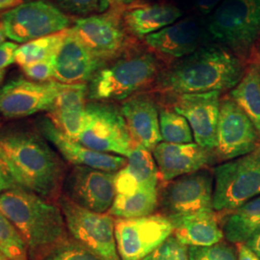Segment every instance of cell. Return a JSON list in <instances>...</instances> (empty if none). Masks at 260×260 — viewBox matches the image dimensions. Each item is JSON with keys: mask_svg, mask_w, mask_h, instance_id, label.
I'll return each mask as SVG.
<instances>
[{"mask_svg": "<svg viewBox=\"0 0 260 260\" xmlns=\"http://www.w3.org/2000/svg\"><path fill=\"white\" fill-rule=\"evenodd\" d=\"M57 7L64 13L86 16L100 12L101 0H55Z\"/></svg>", "mask_w": 260, "mask_h": 260, "instance_id": "35", "label": "cell"}, {"mask_svg": "<svg viewBox=\"0 0 260 260\" xmlns=\"http://www.w3.org/2000/svg\"><path fill=\"white\" fill-rule=\"evenodd\" d=\"M54 80L64 84L90 82L96 72L105 65L89 51L71 28L52 58Z\"/></svg>", "mask_w": 260, "mask_h": 260, "instance_id": "19", "label": "cell"}, {"mask_svg": "<svg viewBox=\"0 0 260 260\" xmlns=\"http://www.w3.org/2000/svg\"><path fill=\"white\" fill-rule=\"evenodd\" d=\"M173 233V224L160 213L142 218L115 219V239L121 260L145 258Z\"/></svg>", "mask_w": 260, "mask_h": 260, "instance_id": "12", "label": "cell"}, {"mask_svg": "<svg viewBox=\"0 0 260 260\" xmlns=\"http://www.w3.org/2000/svg\"><path fill=\"white\" fill-rule=\"evenodd\" d=\"M0 252L8 260H29L27 247L21 234L1 211Z\"/></svg>", "mask_w": 260, "mask_h": 260, "instance_id": "31", "label": "cell"}, {"mask_svg": "<svg viewBox=\"0 0 260 260\" xmlns=\"http://www.w3.org/2000/svg\"><path fill=\"white\" fill-rule=\"evenodd\" d=\"M162 70L152 52L127 49L93 75L88 84V100L104 103L125 101L152 88Z\"/></svg>", "mask_w": 260, "mask_h": 260, "instance_id": "4", "label": "cell"}, {"mask_svg": "<svg viewBox=\"0 0 260 260\" xmlns=\"http://www.w3.org/2000/svg\"><path fill=\"white\" fill-rule=\"evenodd\" d=\"M168 98L172 100V108L189 122L195 143L215 151L222 93L212 91Z\"/></svg>", "mask_w": 260, "mask_h": 260, "instance_id": "16", "label": "cell"}, {"mask_svg": "<svg viewBox=\"0 0 260 260\" xmlns=\"http://www.w3.org/2000/svg\"><path fill=\"white\" fill-rule=\"evenodd\" d=\"M214 173L199 170L176 177L158 189V210L171 218L213 208Z\"/></svg>", "mask_w": 260, "mask_h": 260, "instance_id": "10", "label": "cell"}, {"mask_svg": "<svg viewBox=\"0 0 260 260\" xmlns=\"http://www.w3.org/2000/svg\"><path fill=\"white\" fill-rule=\"evenodd\" d=\"M207 30L245 64L260 58V0H223L211 14Z\"/></svg>", "mask_w": 260, "mask_h": 260, "instance_id": "5", "label": "cell"}, {"mask_svg": "<svg viewBox=\"0 0 260 260\" xmlns=\"http://www.w3.org/2000/svg\"><path fill=\"white\" fill-rule=\"evenodd\" d=\"M24 2H30V1H35V0H23Z\"/></svg>", "mask_w": 260, "mask_h": 260, "instance_id": "48", "label": "cell"}, {"mask_svg": "<svg viewBox=\"0 0 260 260\" xmlns=\"http://www.w3.org/2000/svg\"><path fill=\"white\" fill-rule=\"evenodd\" d=\"M138 0H101L100 12L109 9H121L125 6L134 4Z\"/></svg>", "mask_w": 260, "mask_h": 260, "instance_id": "39", "label": "cell"}, {"mask_svg": "<svg viewBox=\"0 0 260 260\" xmlns=\"http://www.w3.org/2000/svg\"><path fill=\"white\" fill-rule=\"evenodd\" d=\"M42 260H103L71 236L59 244Z\"/></svg>", "mask_w": 260, "mask_h": 260, "instance_id": "32", "label": "cell"}, {"mask_svg": "<svg viewBox=\"0 0 260 260\" xmlns=\"http://www.w3.org/2000/svg\"><path fill=\"white\" fill-rule=\"evenodd\" d=\"M238 260H260L259 257L245 244H238Z\"/></svg>", "mask_w": 260, "mask_h": 260, "instance_id": "41", "label": "cell"}, {"mask_svg": "<svg viewBox=\"0 0 260 260\" xmlns=\"http://www.w3.org/2000/svg\"><path fill=\"white\" fill-rule=\"evenodd\" d=\"M89 149L127 157L136 146L121 114L114 103H87L82 127L77 137Z\"/></svg>", "mask_w": 260, "mask_h": 260, "instance_id": "7", "label": "cell"}, {"mask_svg": "<svg viewBox=\"0 0 260 260\" xmlns=\"http://www.w3.org/2000/svg\"><path fill=\"white\" fill-rule=\"evenodd\" d=\"M259 145V133L248 115L229 95L222 98L215 148L218 163L246 155Z\"/></svg>", "mask_w": 260, "mask_h": 260, "instance_id": "13", "label": "cell"}, {"mask_svg": "<svg viewBox=\"0 0 260 260\" xmlns=\"http://www.w3.org/2000/svg\"><path fill=\"white\" fill-rule=\"evenodd\" d=\"M0 260H8V259H7V258H6V257H5V256H4V255H3V254H2V253H1V252H0Z\"/></svg>", "mask_w": 260, "mask_h": 260, "instance_id": "47", "label": "cell"}, {"mask_svg": "<svg viewBox=\"0 0 260 260\" xmlns=\"http://www.w3.org/2000/svg\"><path fill=\"white\" fill-rule=\"evenodd\" d=\"M213 209L228 212L260 196V145L214 168Z\"/></svg>", "mask_w": 260, "mask_h": 260, "instance_id": "6", "label": "cell"}, {"mask_svg": "<svg viewBox=\"0 0 260 260\" xmlns=\"http://www.w3.org/2000/svg\"><path fill=\"white\" fill-rule=\"evenodd\" d=\"M5 73H6V70H4V71H0V84H1L2 80H3V78H4Z\"/></svg>", "mask_w": 260, "mask_h": 260, "instance_id": "46", "label": "cell"}, {"mask_svg": "<svg viewBox=\"0 0 260 260\" xmlns=\"http://www.w3.org/2000/svg\"><path fill=\"white\" fill-rule=\"evenodd\" d=\"M115 175L93 168L73 166L67 172L62 195L85 209L105 213L117 195Z\"/></svg>", "mask_w": 260, "mask_h": 260, "instance_id": "14", "label": "cell"}, {"mask_svg": "<svg viewBox=\"0 0 260 260\" xmlns=\"http://www.w3.org/2000/svg\"><path fill=\"white\" fill-rule=\"evenodd\" d=\"M19 46L15 42H5L0 46V71L15 63V53Z\"/></svg>", "mask_w": 260, "mask_h": 260, "instance_id": "37", "label": "cell"}, {"mask_svg": "<svg viewBox=\"0 0 260 260\" xmlns=\"http://www.w3.org/2000/svg\"><path fill=\"white\" fill-rule=\"evenodd\" d=\"M0 126H1V122H0ZM0 168L15 180V172L14 169L12 167V164L9 161L8 157L6 156L5 152L0 148ZM16 181V180H15ZM18 184V183H17Z\"/></svg>", "mask_w": 260, "mask_h": 260, "instance_id": "42", "label": "cell"}, {"mask_svg": "<svg viewBox=\"0 0 260 260\" xmlns=\"http://www.w3.org/2000/svg\"><path fill=\"white\" fill-rule=\"evenodd\" d=\"M229 96L248 115L260 135V58L249 63Z\"/></svg>", "mask_w": 260, "mask_h": 260, "instance_id": "27", "label": "cell"}, {"mask_svg": "<svg viewBox=\"0 0 260 260\" xmlns=\"http://www.w3.org/2000/svg\"><path fill=\"white\" fill-rule=\"evenodd\" d=\"M71 29L89 51L104 64L121 55L130 46L121 9L77 19Z\"/></svg>", "mask_w": 260, "mask_h": 260, "instance_id": "11", "label": "cell"}, {"mask_svg": "<svg viewBox=\"0 0 260 260\" xmlns=\"http://www.w3.org/2000/svg\"><path fill=\"white\" fill-rule=\"evenodd\" d=\"M219 221L228 241L246 243L260 232V196L233 210L223 212Z\"/></svg>", "mask_w": 260, "mask_h": 260, "instance_id": "26", "label": "cell"}, {"mask_svg": "<svg viewBox=\"0 0 260 260\" xmlns=\"http://www.w3.org/2000/svg\"><path fill=\"white\" fill-rule=\"evenodd\" d=\"M0 148L12 164L18 185L57 202L62 195L68 169L36 127L9 125L0 128Z\"/></svg>", "mask_w": 260, "mask_h": 260, "instance_id": "1", "label": "cell"}, {"mask_svg": "<svg viewBox=\"0 0 260 260\" xmlns=\"http://www.w3.org/2000/svg\"><path fill=\"white\" fill-rule=\"evenodd\" d=\"M158 209V188L139 190L130 195L117 194L108 214L115 218H142Z\"/></svg>", "mask_w": 260, "mask_h": 260, "instance_id": "28", "label": "cell"}, {"mask_svg": "<svg viewBox=\"0 0 260 260\" xmlns=\"http://www.w3.org/2000/svg\"><path fill=\"white\" fill-rule=\"evenodd\" d=\"M205 36L200 22L187 18L144 38V42L153 52L178 60L202 47Z\"/></svg>", "mask_w": 260, "mask_h": 260, "instance_id": "21", "label": "cell"}, {"mask_svg": "<svg viewBox=\"0 0 260 260\" xmlns=\"http://www.w3.org/2000/svg\"><path fill=\"white\" fill-rule=\"evenodd\" d=\"M246 64L221 45H205L163 69L152 90L168 96L231 91L239 83Z\"/></svg>", "mask_w": 260, "mask_h": 260, "instance_id": "2", "label": "cell"}, {"mask_svg": "<svg viewBox=\"0 0 260 260\" xmlns=\"http://www.w3.org/2000/svg\"><path fill=\"white\" fill-rule=\"evenodd\" d=\"M21 69L26 77L36 82H47L54 79V68L52 60H44L31 63L22 67Z\"/></svg>", "mask_w": 260, "mask_h": 260, "instance_id": "36", "label": "cell"}, {"mask_svg": "<svg viewBox=\"0 0 260 260\" xmlns=\"http://www.w3.org/2000/svg\"><path fill=\"white\" fill-rule=\"evenodd\" d=\"M245 244L260 258V232L251 236Z\"/></svg>", "mask_w": 260, "mask_h": 260, "instance_id": "43", "label": "cell"}, {"mask_svg": "<svg viewBox=\"0 0 260 260\" xmlns=\"http://www.w3.org/2000/svg\"><path fill=\"white\" fill-rule=\"evenodd\" d=\"M35 127L47 142L52 145L61 157L74 166H86L108 173H117L124 167L127 158L111 153L96 151L85 147L58 129L46 116L38 119Z\"/></svg>", "mask_w": 260, "mask_h": 260, "instance_id": "17", "label": "cell"}, {"mask_svg": "<svg viewBox=\"0 0 260 260\" xmlns=\"http://www.w3.org/2000/svg\"><path fill=\"white\" fill-rule=\"evenodd\" d=\"M126 158L125 166L115 175L117 194L130 195L139 190L158 188L159 172L150 150L136 145Z\"/></svg>", "mask_w": 260, "mask_h": 260, "instance_id": "23", "label": "cell"}, {"mask_svg": "<svg viewBox=\"0 0 260 260\" xmlns=\"http://www.w3.org/2000/svg\"><path fill=\"white\" fill-rule=\"evenodd\" d=\"M0 20L7 38L19 44L64 31L71 25V19L62 10L45 0L23 2L2 13Z\"/></svg>", "mask_w": 260, "mask_h": 260, "instance_id": "9", "label": "cell"}, {"mask_svg": "<svg viewBox=\"0 0 260 260\" xmlns=\"http://www.w3.org/2000/svg\"><path fill=\"white\" fill-rule=\"evenodd\" d=\"M174 235L186 246H211L222 241L223 233L213 208L168 218Z\"/></svg>", "mask_w": 260, "mask_h": 260, "instance_id": "24", "label": "cell"}, {"mask_svg": "<svg viewBox=\"0 0 260 260\" xmlns=\"http://www.w3.org/2000/svg\"><path fill=\"white\" fill-rule=\"evenodd\" d=\"M17 182L0 168V195L12 188L18 187Z\"/></svg>", "mask_w": 260, "mask_h": 260, "instance_id": "40", "label": "cell"}, {"mask_svg": "<svg viewBox=\"0 0 260 260\" xmlns=\"http://www.w3.org/2000/svg\"><path fill=\"white\" fill-rule=\"evenodd\" d=\"M182 16V11L170 3L136 4L122 12V20L127 32L134 37L144 39L150 34L175 23Z\"/></svg>", "mask_w": 260, "mask_h": 260, "instance_id": "25", "label": "cell"}, {"mask_svg": "<svg viewBox=\"0 0 260 260\" xmlns=\"http://www.w3.org/2000/svg\"><path fill=\"white\" fill-rule=\"evenodd\" d=\"M65 31L39 38L21 45L15 53V63L22 68L31 63L52 60L65 36Z\"/></svg>", "mask_w": 260, "mask_h": 260, "instance_id": "29", "label": "cell"}, {"mask_svg": "<svg viewBox=\"0 0 260 260\" xmlns=\"http://www.w3.org/2000/svg\"><path fill=\"white\" fill-rule=\"evenodd\" d=\"M23 0H0V12H6L22 4Z\"/></svg>", "mask_w": 260, "mask_h": 260, "instance_id": "44", "label": "cell"}, {"mask_svg": "<svg viewBox=\"0 0 260 260\" xmlns=\"http://www.w3.org/2000/svg\"><path fill=\"white\" fill-rule=\"evenodd\" d=\"M159 176L165 181L217 164L215 151L205 149L195 142L171 144L161 142L151 151Z\"/></svg>", "mask_w": 260, "mask_h": 260, "instance_id": "18", "label": "cell"}, {"mask_svg": "<svg viewBox=\"0 0 260 260\" xmlns=\"http://www.w3.org/2000/svg\"><path fill=\"white\" fill-rule=\"evenodd\" d=\"M120 108L135 145L152 151L162 142L155 98L145 92L136 93L123 101Z\"/></svg>", "mask_w": 260, "mask_h": 260, "instance_id": "20", "label": "cell"}, {"mask_svg": "<svg viewBox=\"0 0 260 260\" xmlns=\"http://www.w3.org/2000/svg\"><path fill=\"white\" fill-rule=\"evenodd\" d=\"M70 236L103 260H121L115 239V219L76 205L65 196L57 200Z\"/></svg>", "mask_w": 260, "mask_h": 260, "instance_id": "8", "label": "cell"}, {"mask_svg": "<svg viewBox=\"0 0 260 260\" xmlns=\"http://www.w3.org/2000/svg\"><path fill=\"white\" fill-rule=\"evenodd\" d=\"M87 100L88 84L62 83L47 117L58 129L76 140L82 127Z\"/></svg>", "mask_w": 260, "mask_h": 260, "instance_id": "22", "label": "cell"}, {"mask_svg": "<svg viewBox=\"0 0 260 260\" xmlns=\"http://www.w3.org/2000/svg\"><path fill=\"white\" fill-rule=\"evenodd\" d=\"M189 260H237L235 249L226 242L211 246H188Z\"/></svg>", "mask_w": 260, "mask_h": 260, "instance_id": "33", "label": "cell"}, {"mask_svg": "<svg viewBox=\"0 0 260 260\" xmlns=\"http://www.w3.org/2000/svg\"><path fill=\"white\" fill-rule=\"evenodd\" d=\"M159 125L163 142L190 144L195 141L188 121L172 107H159Z\"/></svg>", "mask_w": 260, "mask_h": 260, "instance_id": "30", "label": "cell"}, {"mask_svg": "<svg viewBox=\"0 0 260 260\" xmlns=\"http://www.w3.org/2000/svg\"><path fill=\"white\" fill-rule=\"evenodd\" d=\"M142 260H189L188 246L172 234L167 240Z\"/></svg>", "mask_w": 260, "mask_h": 260, "instance_id": "34", "label": "cell"}, {"mask_svg": "<svg viewBox=\"0 0 260 260\" xmlns=\"http://www.w3.org/2000/svg\"><path fill=\"white\" fill-rule=\"evenodd\" d=\"M62 86L50 80L36 82L25 78L12 79L0 88V116L6 119L24 118L48 112Z\"/></svg>", "mask_w": 260, "mask_h": 260, "instance_id": "15", "label": "cell"}, {"mask_svg": "<svg viewBox=\"0 0 260 260\" xmlns=\"http://www.w3.org/2000/svg\"><path fill=\"white\" fill-rule=\"evenodd\" d=\"M0 211L21 234L29 260H42L70 238L65 218L57 203L18 186L0 195Z\"/></svg>", "mask_w": 260, "mask_h": 260, "instance_id": "3", "label": "cell"}, {"mask_svg": "<svg viewBox=\"0 0 260 260\" xmlns=\"http://www.w3.org/2000/svg\"><path fill=\"white\" fill-rule=\"evenodd\" d=\"M223 0H196V9L203 15H211Z\"/></svg>", "mask_w": 260, "mask_h": 260, "instance_id": "38", "label": "cell"}, {"mask_svg": "<svg viewBox=\"0 0 260 260\" xmlns=\"http://www.w3.org/2000/svg\"><path fill=\"white\" fill-rule=\"evenodd\" d=\"M6 38H7V35H6V32H5V29H4V26L1 22V20H0V46L5 43Z\"/></svg>", "mask_w": 260, "mask_h": 260, "instance_id": "45", "label": "cell"}]
</instances>
